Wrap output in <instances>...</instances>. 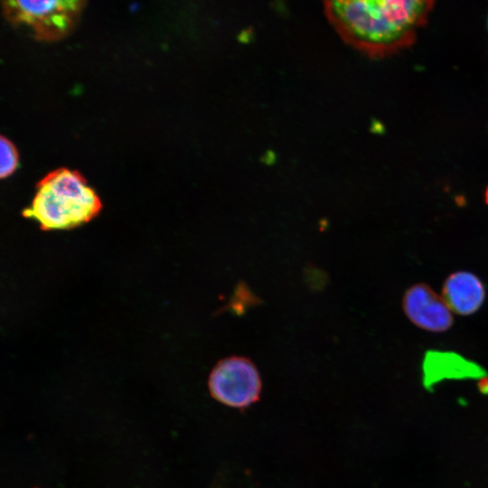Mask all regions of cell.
I'll return each mask as SVG.
<instances>
[{
	"mask_svg": "<svg viewBox=\"0 0 488 488\" xmlns=\"http://www.w3.org/2000/svg\"><path fill=\"white\" fill-rule=\"evenodd\" d=\"M209 389L217 401L236 408L255 403L261 391V380L255 365L242 357L221 361L211 371Z\"/></svg>",
	"mask_w": 488,
	"mask_h": 488,
	"instance_id": "4",
	"label": "cell"
},
{
	"mask_svg": "<svg viewBox=\"0 0 488 488\" xmlns=\"http://www.w3.org/2000/svg\"><path fill=\"white\" fill-rule=\"evenodd\" d=\"M86 0H2L6 19L36 40L58 41L76 25Z\"/></svg>",
	"mask_w": 488,
	"mask_h": 488,
	"instance_id": "3",
	"label": "cell"
},
{
	"mask_svg": "<svg viewBox=\"0 0 488 488\" xmlns=\"http://www.w3.org/2000/svg\"><path fill=\"white\" fill-rule=\"evenodd\" d=\"M101 208L99 197L78 171L59 168L37 183L23 215L43 230H69L89 222Z\"/></svg>",
	"mask_w": 488,
	"mask_h": 488,
	"instance_id": "2",
	"label": "cell"
},
{
	"mask_svg": "<svg viewBox=\"0 0 488 488\" xmlns=\"http://www.w3.org/2000/svg\"><path fill=\"white\" fill-rule=\"evenodd\" d=\"M0 147V176L4 179L16 170L19 164V154L13 142L4 136H1Z\"/></svg>",
	"mask_w": 488,
	"mask_h": 488,
	"instance_id": "8",
	"label": "cell"
},
{
	"mask_svg": "<svg viewBox=\"0 0 488 488\" xmlns=\"http://www.w3.org/2000/svg\"><path fill=\"white\" fill-rule=\"evenodd\" d=\"M407 316L418 327L431 332L450 328V308L428 286L418 284L408 288L403 300Z\"/></svg>",
	"mask_w": 488,
	"mask_h": 488,
	"instance_id": "5",
	"label": "cell"
},
{
	"mask_svg": "<svg viewBox=\"0 0 488 488\" xmlns=\"http://www.w3.org/2000/svg\"><path fill=\"white\" fill-rule=\"evenodd\" d=\"M478 389L483 394H488V376L487 375L479 379Z\"/></svg>",
	"mask_w": 488,
	"mask_h": 488,
	"instance_id": "9",
	"label": "cell"
},
{
	"mask_svg": "<svg viewBox=\"0 0 488 488\" xmlns=\"http://www.w3.org/2000/svg\"><path fill=\"white\" fill-rule=\"evenodd\" d=\"M422 381L426 389L444 380H465L486 376L484 369L453 352L427 351L422 364Z\"/></svg>",
	"mask_w": 488,
	"mask_h": 488,
	"instance_id": "6",
	"label": "cell"
},
{
	"mask_svg": "<svg viewBox=\"0 0 488 488\" xmlns=\"http://www.w3.org/2000/svg\"><path fill=\"white\" fill-rule=\"evenodd\" d=\"M443 298L450 310L462 315L475 313L483 305L485 290L482 281L467 271L451 274L443 286Z\"/></svg>",
	"mask_w": 488,
	"mask_h": 488,
	"instance_id": "7",
	"label": "cell"
},
{
	"mask_svg": "<svg viewBox=\"0 0 488 488\" xmlns=\"http://www.w3.org/2000/svg\"><path fill=\"white\" fill-rule=\"evenodd\" d=\"M487 27H488V19H487Z\"/></svg>",
	"mask_w": 488,
	"mask_h": 488,
	"instance_id": "10",
	"label": "cell"
},
{
	"mask_svg": "<svg viewBox=\"0 0 488 488\" xmlns=\"http://www.w3.org/2000/svg\"><path fill=\"white\" fill-rule=\"evenodd\" d=\"M433 5L434 0H324L325 15L342 40L371 58L410 46Z\"/></svg>",
	"mask_w": 488,
	"mask_h": 488,
	"instance_id": "1",
	"label": "cell"
}]
</instances>
